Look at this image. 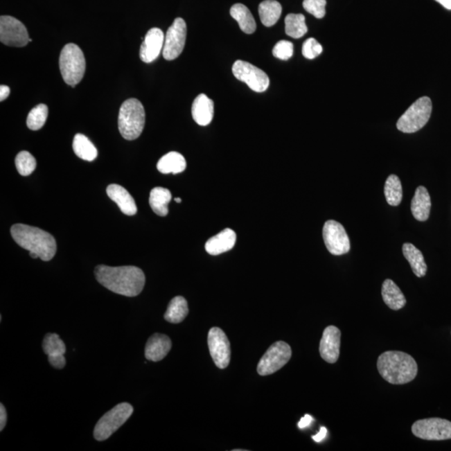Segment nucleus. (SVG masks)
<instances>
[{
    "label": "nucleus",
    "mask_w": 451,
    "mask_h": 451,
    "mask_svg": "<svg viewBox=\"0 0 451 451\" xmlns=\"http://www.w3.org/2000/svg\"><path fill=\"white\" fill-rule=\"evenodd\" d=\"M96 278L101 285L115 294L136 297L143 290L145 277L143 271L135 266L96 267Z\"/></svg>",
    "instance_id": "f257e3e1"
},
{
    "label": "nucleus",
    "mask_w": 451,
    "mask_h": 451,
    "mask_svg": "<svg viewBox=\"0 0 451 451\" xmlns=\"http://www.w3.org/2000/svg\"><path fill=\"white\" fill-rule=\"evenodd\" d=\"M12 238L24 249L30 251L32 258L48 262L55 257V239L47 231L26 224H15L10 229Z\"/></svg>",
    "instance_id": "f03ea898"
},
{
    "label": "nucleus",
    "mask_w": 451,
    "mask_h": 451,
    "mask_svg": "<svg viewBox=\"0 0 451 451\" xmlns=\"http://www.w3.org/2000/svg\"><path fill=\"white\" fill-rule=\"evenodd\" d=\"M378 371L384 380L392 384L409 383L417 375L416 361L408 353L400 351H387L378 359Z\"/></svg>",
    "instance_id": "7ed1b4c3"
},
{
    "label": "nucleus",
    "mask_w": 451,
    "mask_h": 451,
    "mask_svg": "<svg viewBox=\"0 0 451 451\" xmlns=\"http://www.w3.org/2000/svg\"><path fill=\"white\" fill-rule=\"evenodd\" d=\"M145 123V109L140 100L132 98L121 105L118 117V127L124 139H137L143 131Z\"/></svg>",
    "instance_id": "20e7f679"
},
{
    "label": "nucleus",
    "mask_w": 451,
    "mask_h": 451,
    "mask_svg": "<svg viewBox=\"0 0 451 451\" xmlns=\"http://www.w3.org/2000/svg\"><path fill=\"white\" fill-rule=\"evenodd\" d=\"M59 66L64 82L74 88L83 79L85 72L82 51L76 44H67L60 53Z\"/></svg>",
    "instance_id": "39448f33"
},
{
    "label": "nucleus",
    "mask_w": 451,
    "mask_h": 451,
    "mask_svg": "<svg viewBox=\"0 0 451 451\" xmlns=\"http://www.w3.org/2000/svg\"><path fill=\"white\" fill-rule=\"evenodd\" d=\"M432 112V100L427 96L421 97L400 116L397 123V128L404 133L420 131L427 124Z\"/></svg>",
    "instance_id": "423d86ee"
},
{
    "label": "nucleus",
    "mask_w": 451,
    "mask_h": 451,
    "mask_svg": "<svg viewBox=\"0 0 451 451\" xmlns=\"http://www.w3.org/2000/svg\"><path fill=\"white\" fill-rule=\"evenodd\" d=\"M133 412L134 409L131 404L121 403L105 413L96 425L94 430L96 440L98 441L107 440L128 421Z\"/></svg>",
    "instance_id": "0eeeda50"
},
{
    "label": "nucleus",
    "mask_w": 451,
    "mask_h": 451,
    "mask_svg": "<svg viewBox=\"0 0 451 451\" xmlns=\"http://www.w3.org/2000/svg\"><path fill=\"white\" fill-rule=\"evenodd\" d=\"M291 357L292 349L290 345L283 341H278L271 345L260 360L258 373L262 376L272 375L287 364Z\"/></svg>",
    "instance_id": "6e6552de"
},
{
    "label": "nucleus",
    "mask_w": 451,
    "mask_h": 451,
    "mask_svg": "<svg viewBox=\"0 0 451 451\" xmlns=\"http://www.w3.org/2000/svg\"><path fill=\"white\" fill-rule=\"evenodd\" d=\"M412 433L422 440H450L451 422L440 418H425L412 425Z\"/></svg>",
    "instance_id": "1a4fd4ad"
},
{
    "label": "nucleus",
    "mask_w": 451,
    "mask_h": 451,
    "mask_svg": "<svg viewBox=\"0 0 451 451\" xmlns=\"http://www.w3.org/2000/svg\"><path fill=\"white\" fill-rule=\"evenodd\" d=\"M233 73L236 78L246 83L255 92L266 91L269 87V77L266 73L249 62L237 60L233 64Z\"/></svg>",
    "instance_id": "9d476101"
},
{
    "label": "nucleus",
    "mask_w": 451,
    "mask_h": 451,
    "mask_svg": "<svg viewBox=\"0 0 451 451\" xmlns=\"http://www.w3.org/2000/svg\"><path fill=\"white\" fill-rule=\"evenodd\" d=\"M27 28L19 19L9 15L0 18V42L11 47L26 46L30 42Z\"/></svg>",
    "instance_id": "9b49d317"
},
{
    "label": "nucleus",
    "mask_w": 451,
    "mask_h": 451,
    "mask_svg": "<svg viewBox=\"0 0 451 451\" xmlns=\"http://www.w3.org/2000/svg\"><path fill=\"white\" fill-rule=\"evenodd\" d=\"M323 237L325 246L333 255L346 254L351 250V241L346 231L338 222L329 220L325 222Z\"/></svg>",
    "instance_id": "f8f14e48"
},
{
    "label": "nucleus",
    "mask_w": 451,
    "mask_h": 451,
    "mask_svg": "<svg viewBox=\"0 0 451 451\" xmlns=\"http://www.w3.org/2000/svg\"><path fill=\"white\" fill-rule=\"evenodd\" d=\"M186 24L182 18H177L169 27L165 36L162 54L166 60H173L180 56L185 47Z\"/></svg>",
    "instance_id": "ddd939ff"
},
{
    "label": "nucleus",
    "mask_w": 451,
    "mask_h": 451,
    "mask_svg": "<svg viewBox=\"0 0 451 451\" xmlns=\"http://www.w3.org/2000/svg\"><path fill=\"white\" fill-rule=\"evenodd\" d=\"M209 347L215 364L219 369L229 366L231 360V346L229 339L221 328L214 327L209 333Z\"/></svg>",
    "instance_id": "4468645a"
},
{
    "label": "nucleus",
    "mask_w": 451,
    "mask_h": 451,
    "mask_svg": "<svg viewBox=\"0 0 451 451\" xmlns=\"http://www.w3.org/2000/svg\"><path fill=\"white\" fill-rule=\"evenodd\" d=\"M341 332L335 326L324 329L319 344V353L323 360L329 364L338 361L340 353Z\"/></svg>",
    "instance_id": "2eb2a0df"
},
{
    "label": "nucleus",
    "mask_w": 451,
    "mask_h": 451,
    "mask_svg": "<svg viewBox=\"0 0 451 451\" xmlns=\"http://www.w3.org/2000/svg\"><path fill=\"white\" fill-rule=\"evenodd\" d=\"M164 42L165 36L160 28H150L141 46L140 57L142 62L145 63L155 62L161 51H163Z\"/></svg>",
    "instance_id": "dca6fc26"
},
{
    "label": "nucleus",
    "mask_w": 451,
    "mask_h": 451,
    "mask_svg": "<svg viewBox=\"0 0 451 451\" xmlns=\"http://www.w3.org/2000/svg\"><path fill=\"white\" fill-rule=\"evenodd\" d=\"M43 351L48 356V363L55 369H62L66 366V344L56 334H47L43 340Z\"/></svg>",
    "instance_id": "f3484780"
},
{
    "label": "nucleus",
    "mask_w": 451,
    "mask_h": 451,
    "mask_svg": "<svg viewBox=\"0 0 451 451\" xmlns=\"http://www.w3.org/2000/svg\"><path fill=\"white\" fill-rule=\"evenodd\" d=\"M172 340L168 336L161 334L153 335L145 344V359L158 362L164 359L172 349Z\"/></svg>",
    "instance_id": "a211bd4d"
},
{
    "label": "nucleus",
    "mask_w": 451,
    "mask_h": 451,
    "mask_svg": "<svg viewBox=\"0 0 451 451\" xmlns=\"http://www.w3.org/2000/svg\"><path fill=\"white\" fill-rule=\"evenodd\" d=\"M108 197L115 202L121 212L127 216H134L137 213V206L132 195L123 186L117 184L108 186L107 189Z\"/></svg>",
    "instance_id": "6ab92c4d"
},
{
    "label": "nucleus",
    "mask_w": 451,
    "mask_h": 451,
    "mask_svg": "<svg viewBox=\"0 0 451 451\" xmlns=\"http://www.w3.org/2000/svg\"><path fill=\"white\" fill-rule=\"evenodd\" d=\"M236 240H237V236H236L235 231L227 229L206 242V251L213 256L226 253V251L233 249Z\"/></svg>",
    "instance_id": "aec40b11"
},
{
    "label": "nucleus",
    "mask_w": 451,
    "mask_h": 451,
    "mask_svg": "<svg viewBox=\"0 0 451 451\" xmlns=\"http://www.w3.org/2000/svg\"><path fill=\"white\" fill-rule=\"evenodd\" d=\"M193 117L196 123L202 127L212 123L214 115V103L205 94H201L195 99L192 107Z\"/></svg>",
    "instance_id": "412c9836"
},
{
    "label": "nucleus",
    "mask_w": 451,
    "mask_h": 451,
    "mask_svg": "<svg viewBox=\"0 0 451 451\" xmlns=\"http://www.w3.org/2000/svg\"><path fill=\"white\" fill-rule=\"evenodd\" d=\"M432 201L425 186H418L412 202V212L414 218L420 222L427 220L430 217Z\"/></svg>",
    "instance_id": "4be33fe9"
},
{
    "label": "nucleus",
    "mask_w": 451,
    "mask_h": 451,
    "mask_svg": "<svg viewBox=\"0 0 451 451\" xmlns=\"http://www.w3.org/2000/svg\"><path fill=\"white\" fill-rule=\"evenodd\" d=\"M382 298L386 306L393 310H400L406 304V299L400 288L392 280L386 279L382 285Z\"/></svg>",
    "instance_id": "5701e85b"
},
{
    "label": "nucleus",
    "mask_w": 451,
    "mask_h": 451,
    "mask_svg": "<svg viewBox=\"0 0 451 451\" xmlns=\"http://www.w3.org/2000/svg\"><path fill=\"white\" fill-rule=\"evenodd\" d=\"M230 14L231 17L238 23L240 28L245 34L251 35L254 33L257 24H256L254 16L251 14L249 8L242 5V3H236L231 8Z\"/></svg>",
    "instance_id": "b1692460"
},
{
    "label": "nucleus",
    "mask_w": 451,
    "mask_h": 451,
    "mask_svg": "<svg viewBox=\"0 0 451 451\" xmlns=\"http://www.w3.org/2000/svg\"><path fill=\"white\" fill-rule=\"evenodd\" d=\"M402 250H403L405 258L407 259L412 266L413 273L418 278L424 277L427 273V265H426L424 256L421 251L412 243H405Z\"/></svg>",
    "instance_id": "393cba45"
},
{
    "label": "nucleus",
    "mask_w": 451,
    "mask_h": 451,
    "mask_svg": "<svg viewBox=\"0 0 451 451\" xmlns=\"http://www.w3.org/2000/svg\"><path fill=\"white\" fill-rule=\"evenodd\" d=\"M186 168L185 157L182 154L172 152L162 157L157 163V169L163 174H178Z\"/></svg>",
    "instance_id": "a878e982"
},
{
    "label": "nucleus",
    "mask_w": 451,
    "mask_h": 451,
    "mask_svg": "<svg viewBox=\"0 0 451 451\" xmlns=\"http://www.w3.org/2000/svg\"><path fill=\"white\" fill-rule=\"evenodd\" d=\"M172 200V193L164 188H155L150 191V206L158 216L166 217L168 214V204Z\"/></svg>",
    "instance_id": "bb28decb"
},
{
    "label": "nucleus",
    "mask_w": 451,
    "mask_h": 451,
    "mask_svg": "<svg viewBox=\"0 0 451 451\" xmlns=\"http://www.w3.org/2000/svg\"><path fill=\"white\" fill-rule=\"evenodd\" d=\"M188 301L182 296L175 297L168 304L164 318L169 323H182L188 316Z\"/></svg>",
    "instance_id": "cd10ccee"
},
{
    "label": "nucleus",
    "mask_w": 451,
    "mask_h": 451,
    "mask_svg": "<svg viewBox=\"0 0 451 451\" xmlns=\"http://www.w3.org/2000/svg\"><path fill=\"white\" fill-rule=\"evenodd\" d=\"M258 13L263 26L271 27L278 21L282 15V6L276 0H265L260 3Z\"/></svg>",
    "instance_id": "c85d7f7f"
},
{
    "label": "nucleus",
    "mask_w": 451,
    "mask_h": 451,
    "mask_svg": "<svg viewBox=\"0 0 451 451\" xmlns=\"http://www.w3.org/2000/svg\"><path fill=\"white\" fill-rule=\"evenodd\" d=\"M73 150L80 159L92 161L98 156V152L94 144L82 134H77L73 141Z\"/></svg>",
    "instance_id": "c756f323"
},
{
    "label": "nucleus",
    "mask_w": 451,
    "mask_h": 451,
    "mask_svg": "<svg viewBox=\"0 0 451 451\" xmlns=\"http://www.w3.org/2000/svg\"><path fill=\"white\" fill-rule=\"evenodd\" d=\"M285 32L292 38L299 39L308 32L306 17L302 14H290L285 18Z\"/></svg>",
    "instance_id": "7c9ffc66"
},
{
    "label": "nucleus",
    "mask_w": 451,
    "mask_h": 451,
    "mask_svg": "<svg viewBox=\"0 0 451 451\" xmlns=\"http://www.w3.org/2000/svg\"><path fill=\"white\" fill-rule=\"evenodd\" d=\"M386 201L390 206H397L400 204L403 197V191L400 178L396 175H390L384 186Z\"/></svg>",
    "instance_id": "2f4dec72"
},
{
    "label": "nucleus",
    "mask_w": 451,
    "mask_h": 451,
    "mask_svg": "<svg viewBox=\"0 0 451 451\" xmlns=\"http://www.w3.org/2000/svg\"><path fill=\"white\" fill-rule=\"evenodd\" d=\"M48 109L46 105L39 104L32 109L27 117V127L32 131H38L46 123Z\"/></svg>",
    "instance_id": "473e14b6"
},
{
    "label": "nucleus",
    "mask_w": 451,
    "mask_h": 451,
    "mask_svg": "<svg viewBox=\"0 0 451 451\" xmlns=\"http://www.w3.org/2000/svg\"><path fill=\"white\" fill-rule=\"evenodd\" d=\"M16 168L21 176L27 177L34 172L36 168L35 158L26 150L20 152L15 158Z\"/></svg>",
    "instance_id": "72a5a7b5"
},
{
    "label": "nucleus",
    "mask_w": 451,
    "mask_h": 451,
    "mask_svg": "<svg viewBox=\"0 0 451 451\" xmlns=\"http://www.w3.org/2000/svg\"><path fill=\"white\" fill-rule=\"evenodd\" d=\"M326 0H304L303 6L308 13L317 19H322L326 15Z\"/></svg>",
    "instance_id": "f704fd0d"
},
{
    "label": "nucleus",
    "mask_w": 451,
    "mask_h": 451,
    "mask_svg": "<svg viewBox=\"0 0 451 451\" xmlns=\"http://www.w3.org/2000/svg\"><path fill=\"white\" fill-rule=\"evenodd\" d=\"M273 55L279 60H288L294 55V44L288 40H281L276 44Z\"/></svg>",
    "instance_id": "c9c22d12"
},
{
    "label": "nucleus",
    "mask_w": 451,
    "mask_h": 451,
    "mask_svg": "<svg viewBox=\"0 0 451 451\" xmlns=\"http://www.w3.org/2000/svg\"><path fill=\"white\" fill-rule=\"evenodd\" d=\"M323 47L314 38H310L303 43V55L308 60L315 59L317 56L322 54Z\"/></svg>",
    "instance_id": "e433bc0d"
},
{
    "label": "nucleus",
    "mask_w": 451,
    "mask_h": 451,
    "mask_svg": "<svg viewBox=\"0 0 451 451\" xmlns=\"http://www.w3.org/2000/svg\"><path fill=\"white\" fill-rule=\"evenodd\" d=\"M7 423V412L3 404L0 405V430L5 429Z\"/></svg>",
    "instance_id": "4c0bfd02"
},
{
    "label": "nucleus",
    "mask_w": 451,
    "mask_h": 451,
    "mask_svg": "<svg viewBox=\"0 0 451 451\" xmlns=\"http://www.w3.org/2000/svg\"><path fill=\"white\" fill-rule=\"evenodd\" d=\"M312 416H310V414H306L302 418H301L299 423V427L300 429H304L308 427V425H310L312 423Z\"/></svg>",
    "instance_id": "58836bf2"
},
{
    "label": "nucleus",
    "mask_w": 451,
    "mask_h": 451,
    "mask_svg": "<svg viewBox=\"0 0 451 451\" xmlns=\"http://www.w3.org/2000/svg\"><path fill=\"white\" fill-rule=\"evenodd\" d=\"M10 94V88L7 85H2L0 87V100L3 101L7 99V97Z\"/></svg>",
    "instance_id": "ea45409f"
},
{
    "label": "nucleus",
    "mask_w": 451,
    "mask_h": 451,
    "mask_svg": "<svg viewBox=\"0 0 451 451\" xmlns=\"http://www.w3.org/2000/svg\"><path fill=\"white\" fill-rule=\"evenodd\" d=\"M328 430L325 427H322L320 430V432L315 434V436H312V440H314L316 442H320L324 440L325 437H326Z\"/></svg>",
    "instance_id": "a19ab883"
},
{
    "label": "nucleus",
    "mask_w": 451,
    "mask_h": 451,
    "mask_svg": "<svg viewBox=\"0 0 451 451\" xmlns=\"http://www.w3.org/2000/svg\"><path fill=\"white\" fill-rule=\"evenodd\" d=\"M436 1L441 3L446 10H451V0H436Z\"/></svg>",
    "instance_id": "79ce46f5"
},
{
    "label": "nucleus",
    "mask_w": 451,
    "mask_h": 451,
    "mask_svg": "<svg viewBox=\"0 0 451 451\" xmlns=\"http://www.w3.org/2000/svg\"><path fill=\"white\" fill-rule=\"evenodd\" d=\"M175 202L181 203L182 202V199L181 198H176L175 199Z\"/></svg>",
    "instance_id": "37998d69"
}]
</instances>
